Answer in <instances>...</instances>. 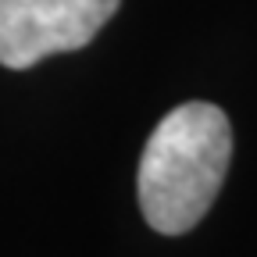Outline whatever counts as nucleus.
<instances>
[{
  "label": "nucleus",
  "instance_id": "nucleus-1",
  "mask_svg": "<svg viewBox=\"0 0 257 257\" xmlns=\"http://www.w3.org/2000/svg\"><path fill=\"white\" fill-rule=\"evenodd\" d=\"M232 161V128L221 107L189 100L168 111L140 157V211L161 236H182L211 211Z\"/></svg>",
  "mask_w": 257,
  "mask_h": 257
},
{
  "label": "nucleus",
  "instance_id": "nucleus-2",
  "mask_svg": "<svg viewBox=\"0 0 257 257\" xmlns=\"http://www.w3.org/2000/svg\"><path fill=\"white\" fill-rule=\"evenodd\" d=\"M121 0H0V64L25 72L93 43Z\"/></svg>",
  "mask_w": 257,
  "mask_h": 257
}]
</instances>
